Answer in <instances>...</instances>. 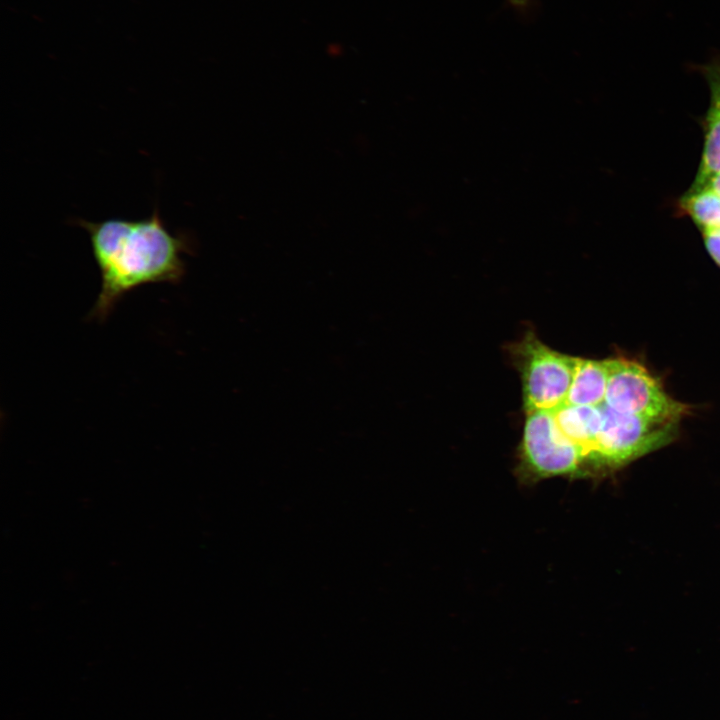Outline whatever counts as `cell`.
I'll return each mask as SVG.
<instances>
[{"label":"cell","mask_w":720,"mask_h":720,"mask_svg":"<svg viewBox=\"0 0 720 720\" xmlns=\"http://www.w3.org/2000/svg\"><path fill=\"white\" fill-rule=\"evenodd\" d=\"M507 352L520 374L526 414L554 411L566 402L578 357L550 348L533 331L510 344Z\"/></svg>","instance_id":"cell-2"},{"label":"cell","mask_w":720,"mask_h":720,"mask_svg":"<svg viewBox=\"0 0 720 720\" xmlns=\"http://www.w3.org/2000/svg\"><path fill=\"white\" fill-rule=\"evenodd\" d=\"M608 381L607 360L578 358L566 404L599 406L604 403Z\"/></svg>","instance_id":"cell-8"},{"label":"cell","mask_w":720,"mask_h":720,"mask_svg":"<svg viewBox=\"0 0 720 720\" xmlns=\"http://www.w3.org/2000/svg\"><path fill=\"white\" fill-rule=\"evenodd\" d=\"M562 434L581 456V479H598L596 446L603 415L601 405H571L564 403L553 411Z\"/></svg>","instance_id":"cell-6"},{"label":"cell","mask_w":720,"mask_h":720,"mask_svg":"<svg viewBox=\"0 0 720 720\" xmlns=\"http://www.w3.org/2000/svg\"><path fill=\"white\" fill-rule=\"evenodd\" d=\"M676 214L701 231L720 229V195L709 187L688 190L676 202Z\"/></svg>","instance_id":"cell-9"},{"label":"cell","mask_w":720,"mask_h":720,"mask_svg":"<svg viewBox=\"0 0 720 720\" xmlns=\"http://www.w3.org/2000/svg\"><path fill=\"white\" fill-rule=\"evenodd\" d=\"M606 360L604 404L609 408L661 422H679L688 413V406L669 396L641 363L623 357Z\"/></svg>","instance_id":"cell-5"},{"label":"cell","mask_w":720,"mask_h":720,"mask_svg":"<svg viewBox=\"0 0 720 720\" xmlns=\"http://www.w3.org/2000/svg\"><path fill=\"white\" fill-rule=\"evenodd\" d=\"M700 70L708 84L709 105L701 121L703 148L691 189H697L720 173V58H716Z\"/></svg>","instance_id":"cell-7"},{"label":"cell","mask_w":720,"mask_h":720,"mask_svg":"<svg viewBox=\"0 0 720 720\" xmlns=\"http://www.w3.org/2000/svg\"><path fill=\"white\" fill-rule=\"evenodd\" d=\"M581 456L557 426L553 411L526 414L515 475L523 485L553 477L581 479Z\"/></svg>","instance_id":"cell-3"},{"label":"cell","mask_w":720,"mask_h":720,"mask_svg":"<svg viewBox=\"0 0 720 720\" xmlns=\"http://www.w3.org/2000/svg\"><path fill=\"white\" fill-rule=\"evenodd\" d=\"M706 251L720 267V229L701 232Z\"/></svg>","instance_id":"cell-10"},{"label":"cell","mask_w":720,"mask_h":720,"mask_svg":"<svg viewBox=\"0 0 720 720\" xmlns=\"http://www.w3.org/2000/svg\"><path fill=\"white\" fill-rule=\"evenodd\" d=\"M89 234L91 250L101 275V288L91 317L104 319L128 292L151 283L180 282L185 274L184 254L190 239L173 233L155 209L142 219L78 220Z\"/></svg>","instance_id":"cell-1"},{"label":"cell","mask_w":720,"mask_h":720,"mask_svg":"<svg viewBox=\"0 0 720 720\" xmlns=\"http://www.w3.org/2000/svg\"><path fill=\"white\" fill-rule=\"evenodd\" d=\"M703 187H709L720 195V173L714 175Z\"/></svg>","instance_id":"cell-11"},{"label":"cell","mask_w":720,"mask_h":720,"mask_svg":"<svg viewBox=\"0 0 720 720\" xmlns=\"http://www.w3.org/2000/svg\"><path fill=\"white\" fill-rule=\"evenodd\" d=\"M513 5L524 6L529 0H509Z\"/></svg>","instance_id":"cell-12"},{"label":"cell","mask_w":720,"mask_h":720,"mask_svg":"<svg viewBox=\"0 0 720 720\" xmlns=\"http://www.w3.org/2000/svg\"><path fill=\"white\" fill-rule=\"evenodd\" d=\"M601 409L603 420L596 446L598 479L666 446L677 434L678 422H661L620 413L604 403Z\"/></svg>","instance_id":"cell-4"}]
</instances>
